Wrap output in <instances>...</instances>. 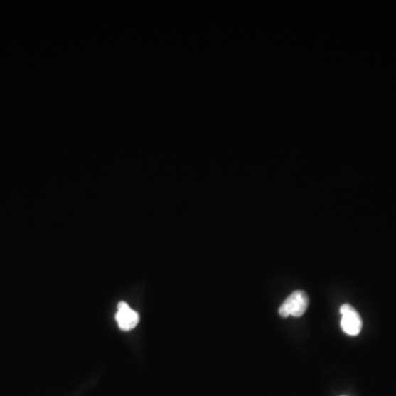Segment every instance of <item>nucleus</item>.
Returning a JSON list of instances; mask_svg holds the SVG:
<instances>
[{
  "label": "nucleus",
  "mask_w": 396,
  "mask_h": 396,
  "mask_svg": "<svg viewBox=\"0 0 396 396\" xmlns=\"http://www.w3.org/2000/svg\"><path fill=\"white\" fill-rule=\"evenodd\" d=\"M341 326L343 331L349 336L359 335L363 329V319L355 307L349 304H343L341 307Z\"/></svg>",
  "instance_id": "2"
},
{
  "label": "nucleus",
  "mask_w": 396,
  "mask_h": 396,
  "mask_svg": "<svg viewBox=\"0 0 396 396\" xmlns=\"http://www.w3.org/2000/svg\"><path fill=\"white\" fill-rule=\"evenodd\" d=\"M309 299L306 293L303 291H295L292 294L289 295L287 299L283 301L279 306V316L282 317H301L304 315L309 307Z\"/></svg>",
  "instance_id": "1"
},
{
  "label": "nucleus",
  "mask_w": 396,
  "mask_h": 396,
  "mask_svg": "<svg viewBox=\"0 0 396 396\" xmlns=\"http://www.w3.org/2000/svg\"><path fill=\"white\" fill-rule=\"evenodd\" d=\"M116 321H117L118 326L122 331H132L138 325L140 317H139V314L136 311L130 309L129 305L122 301L118 304Z\"/></svg>",
  "instance_id": "3"
}]
</instances>
